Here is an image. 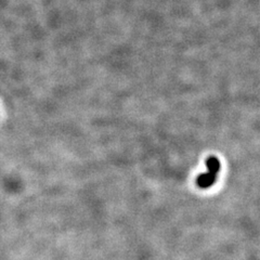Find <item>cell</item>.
I'll return each instance as SVG.
<instances>
[{"label": "cell", "mask_w": 260, "mask_h": 260, "mask_svg": "<svg viewBox=\"0 0 260 260\" xmlns=\"http://www.w3.org/2000/svg\"><path fill=\"white\" fill-rule=\"evenodd\" d=\"M207 172L197 178V185L201 189H208L216 182L219 170H220V161L215 156H210L206 160Z\"/></svg>", "instance_id": "obj_1"}]
</instances>
